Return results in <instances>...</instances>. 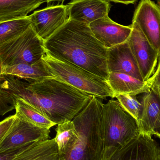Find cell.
I'll list each match as a JSON object with an SVG mask.
<instances>
[{
  "instance_id": "1",
  "label": "cell",
  "mask_w": 160,
  "mask_h": 160,
  "mask_svg": "<svg viewBox=\"0 0 160 160\" xmlns=\"http://www.w3.org/2000/svg\"><path fill=\"white\" fill-rule=\"evenodd\" d=\"M21 79L0 76V115L12 111L14 101L21 98L58 125L71 121L93 96L56 78L39 82Z\"/></svg>"
},
{
  "instance_id": "2",
  "label": "cell",
  "mask_w": 160,
  "mask_h": 160,
  "mask_svg": "<svg viewBox=\"0 0 160 160\" xmlns=\"http://www.w3.org/2000/svg\"><path fill=\"white\" fill-rule=\"evenodd\" d=\"M46 54L81 68L107 81V49L95 37L89 25L69 19L44 41Z\"/></svg>"
},
{
  "instance_id": "3",
  "label": "cell",
  "mask_w": 160,
  "mask_h": 160,
  "mask_svg": "<svg viewBox=\"0 0 160 160\" xmlns=\"http://www.w3.org/2000/svg\"><path fill=\"white\" fill-rule=\"evenodd\" d=\"M102 99L93 96L72 119L78 136L58 160H102L104 151L101 127Z\"/></svg>"
},
{
  "instance_id": "4",
  "label": "cell",
  "mask_w": 160,
  "mask_h": 160,
  "mask_svg": "<svg viewBox=\"0 0 160 160\" xmlns=\"http://www.w3.org/2000/svg\"><path fill=\"white\" fill-rule=\"evenodd\" d=\"M42 59L56 78L92 96L102 99L114 98L107 81L103 78L75 65L58 61L46 53Z\"/></svg>"
},
{
  "instance_id": "5",
  "label": "cell",
  "mask_w": 160,
  "mask_h": 160,
  "mask_svg": "<svg viewBox=\"0 0 160 160\" xmlns=\"http://www.w3.org/2000/svg\"><path fill=\"white\" fill-rule=\"evenodd\" d=\"M101 127L105 148L119 146L140 133L137 121L117 100L102 104Z\"/></svg>"
},
{
  "instance_id": "6",
  "label": "cell",
  "mask_w": 160,
  "mask_h": 160,
  "mask_svg": "<svg viewBox=\"0 0 160 160\" xmlns=\"http://www.w3.org/2000/svg\"><path fill=\"white\" fill-rule=\"evenodd\" d=\"M44 42L30 26L19 36L0 46L3 67L39 62L46 54Z\"/></svg>"
},
{
  "instance_id": "7",
  "label": "cell",
  "mask_w": 160,
  "mask_h": 160,
  "mask_svg": "<svg viewBox=\"0 0 160 160\" xmlns=\"http://www.w3.org/2000/svg\"><path fill=\"white\" fill-rule=\"evenodd\" d=\"M102 160H160V147L152 136L140 133L119 146L104 147Z\"/></svg>"
},
{
  "instance_id": "8",
  "label": "cell",
  "mask_w": 160,
  "mask_h": 160,
  "mask_svg": "<svg viewBox=\"0 0 160 160\" xmlns=\"http://www.w3.org/2000/svg\"><path fill=\"white\" fill-rule=\"evenodd\" d=\"M132 31L127 39L144 81L151 78L160 60V52L149 43L137 23L132 22Z\"/></svg>"
},
{
  "instance_id": "9",
  "label": "cell",
  "mask_w": 160,
  "mask_h": 160,
  "mask_svg": "<svg viewBox=\"0 0 160 160\" xmlns=\"http://www.w3.org/2000/svg\"><path fill=\"white\" fill-rule=\"evenodd\" d=\"M50 129L36 127L16 117L0 142V153L27 144L49 139Z\"/></svg>"
},
{
  "instance_id": "10",
  "label": "cell",
  "mask_w": 160,
  "mask_h": 160,
  "mask_svg": "<svg viewBox=\"0 0 160 160\" xmlns=\"http://www.w3.org/2000/svg\"><path fill=\"white\" fill-rule=\"evenodd\" d=\"M31 27L43 41L47 40L68 19L67 6H49L29 15Z\"/></svg>"
},
{
  "instance_id": "11",
  "label": "cell",
  "mask_w": 160,
  "mask_h": 160,
  "mask_svg": "<svg viewBox=\"0 0 160 160\" xmlns=\"http://www.w3.org/2000/svg\"><path fill=\"white\" fill-rule=\"evenodd\" d=\"M160 6L151 0H142L132 22L137 23L149 43L160 52Z\"/></svg>"
},
{
  "instance_id": "12",
  "label": "cell",
  "mask_w": 160,
  "mask_h": 160,
  "mask_svg": "<svg viewBox=\"0 0 160 160\" xmlns=\"http://www.w3.org/2000/svg\"><path fill=\"white\" fill-rule=\"evenodd\" d=\"M107 54L109 73H122L144 81L127 40L107 49Z\"/></svg>"
},
{
  "instance_id": "13",
  "label": "cell",
  "mask_w": 160,
  "mask_h": 160,
  "mask_svg": "<svg viewBox=\"0 0 160 160\" xmlns=\"http://www.w3.org/2000/svg\"><path fill=\"white\" fill-rule=\"evenodd\" d=\"M89 27L96 38L107 49L126 41L132 31V24L121 25L108 16L93 22Z\"/></svg>"
},
{
  "instance_id": "14",
  "label": "cell",
  "mask_w": 160,
  "mask_h": 160,
  "mask_svg": "<svg viewBox=\"0 0 160 160\" xmlns=\"http://www.w3.org/2000/svg\"><path fill=\"white\" fill-rule=\"evenodd\" d=\"M67 6L68 19L89 25L108 16L111 4L108 0H71Z\"/></svg>"
},
{
  "instance_id": "15",
  "label": "cell",
  "mask_w": 160,
  "mask_h": 160,
  "mask_svg": "<svg viewBox=\"0 0 160 160\" xmlns=\"http://www.w3.org/2000/svg\"><path fill=\"white\" fill-rule=\"evenodd\" d=\"M160 71V60L155 73L146 81H143L122 73H109L107 82L114 94V98L118 94L137 95L151 91L158 72Z\"/></svg>"
},
{
  "instance_id": "16",
  "label": "cell",
  "mask_w": 160,
  "mask_h": 160,
  "mask_svg": "<svg viewBox=\"0 0 160 160\" xmlns=\"http://www.w3.org/2000/svg\"><path fill=\"white\" fill-rule=\"evenodd\" d=\"M160 93L152 89L143 96L142 109L138 123L140 133L160 138Z\"/></svg>"
},
{
  "instance_id": "17",
  "label": "cell",
  "mask_w": 160,
  "mask_h": 160,
  "mask_svg": "<svg viewBox=\"0 0 160 160\" xmlns=\"http://www.w3.org/2000/svg\"><path fill=\"white\" fill-rule=\"evenodd\" d=\"M2 74L11 75L28 82H39L56 78L51 73L42 58L34 64L20 63L3 67Z\"/></svg>"
},
{
  "instance_id": "18",
  "label": "cell",
  "mask_w": 160,
  "mask_h": 160,
  "mask_svg": "<svg viewBox=\"0 0 160 160\" xmlns=\"http://www.w3.org/2000/svg\"><path fill=\"white\" fill-rule=\"evenodd\" d=\"M47 0H0V22L27 17Z\"/></svg>"
},
{
  "instance_id": "19",
  "label": "cell",
  "mask_w": 160,
  "mask_h": 160,
  "mask_svg": "<svg viewBox=\"0 0 160 160\" xmlns=\"http://www.w3.org/2000/svg\"><path fill=\"white\" fill-rule=\"evenodd\" d=\"M59 153L54 138L35 142L10 160H58Z\"/></svg>"
},
{
  "instance_id": "20",
  "label": "cell",
  "mask_w": 160,
  "mask_h": 160,
  "mask_svg": "<svg viewBox=\"0 0 160 160\" xmlns=\"http://www.w3.org/2000/svg\"><path fill=\"white\" fill-rule=\"evenodd\" d=\"M13 108L16 110V117L36 127L50 129L56 125L22 99L16 100L13 103Z\"/></svg>"
},
{
  "instance_id": "21",
  "label": "cell",
  "mask_w": 160,
  "mask_h": 160,
  "mask_svg": "<svg viewBox=\"0 0 160 160\" xmlns=\"http://www.w3.org/2000/svg\"><path fill=\"white\" fill-rule=\"evenodd\" d=\"M31 24L29 16L0 22V46L24 32Z\"/></svg>"
},
{
  "instance_id": "22",
  "label": "cell",
  "mask_w": 160,
  "mask_h": 160,
  "mask_svg": "<svg viewBox=\"0 0 160 160\" xmlns=\"http://www.w3.org/2000/svg\"><path fill=\"white\" fill-rule=\"evenodd\" d=\"M56 132L54 141L59 155H62L65 153L69 145L78 136V133L72 120L58 124Z\"/></svg>"
},
{
  "instance_id": "23",
  "label": "cell",
  "mask_w": 160,
  "mask_h": 160,
  "mask_svg": "<svg viewBox=\"0 0 160 160\" xmlns=\"http://www.w3.org/2000/svg\"><path fill=\"white\" fill-rule=\"evenodd\" d=\"M123 109L139 123L142 109V104L137 99L136 95L118 94L115 96Z\"/></svg>"
},
{
  "instance_id": "24",
  "label": "cell",
  "mask_w": 160,
  "mask_h": 160,
  "mask_svg": "<svg viewBox=\"0 0 160 160\" xmlns=\"http://www.w3.org/2000/svg\"><path fill=\"white\" fill-rule=\"evenodd\" d=\"M16 118L15 115L10 116L0 122V142L12 126Z\"/></svg>"
},
{
  "instance_id": "25",
  "label": "cell",
  "mask_w": 160,
  "mask_h": 160,
  "mask_svg": "<svg viewBox=\"0 0 160 160\" xmlns=\"http://www.w3.org/2000/svg\"><path fill=\"white\" fill-rule=\"evenodd\" d=\"M33 143L27 144L22 146L18 148L7 150V151H5V152H3V153H0V160H10L12 159L17 154H18L19 153L21 152L23 150L26 149L27 147H28L30 145L32 144Z\"/></svg>"
},
{
  "instance_id": "26",
  "label": "cell",
  "mask_w": 160,
  "mask_h": 160,
  "mask_svg": "<svg viewBox=\"0 0 160 160\" xmlns=\"http://www.w3.org/2000/svg\"><path fill=\"white\" fill-rule=\"evenodd\" d=\"M109 2H114L116 3H120L125 4H133L137 0H108Z\"/></svg>"
},
{
  "instance_id": "27",
  "label": "cell",
  "mask_w": 160,
  "mask_h": 160,
  "mask_svg": "<svg viewBox=\"0 0 160 160\" xmlns=\"http://www.w3.org/2000/svg\"><path fill=\"white\" fill-rule=\"evenodd\" d=\"M2 70H3V65H2V62L0 59V76L2 75Z\"/></svg>"
},
{
  "instance_id": "28",
  "label": "cell",
  "mask_w": 160,
  "mask_h": 160,
  "mask_svg": "<svg viewBox=\"0 0 160 160\" xmlns=\"http://www.w3.org/2000/svg\"><path fill=\"white\" fill-rule=\"evenodd\" d=\"M65 0H47V3H49L51 2H55V1H64Z\"/></svg>"
},
{
  "instance_id": "29",
  "label": "cell",
  "mask_w": 160,
  "mask_h": 160,
  "mask_svg": "<svg viewBox=\"0 0 160 160\" xmlns=\"http://www.w3.org/2000/svg\"><path fill=\"white\" fill-rule=\"evenodd\" d=\"M157 2H158L157 4L159 6H160V4H159L160 0H157Z\"/></svg>"
}]
</instances>
